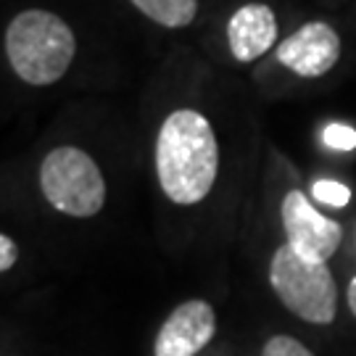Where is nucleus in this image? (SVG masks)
<instances>
[{
    "instance_id": "nucleus-14",
    "label": "nucleus",
    "mask_w": 356,
    "mask_h": 356,
    "mask_svg": "<svg viewBox=\"0 0 356 356\" xmlns=\"http://www.w3.org/2000/svg\"><path fill=\"white\" fill-rule=\"evenodd\" d=\"M346 301H348V312L356 317V275L348 280V288H346Z\"/></svg>"
},
{
    "instance_id": "nucleus-13",
    "label": "nucleus",
    "mask_w": 356,
    "mask_h": 356,
    "mask_svg": "<svg viewBox=\"0 0 356 356\" xmlns=\"http://www.w3.org/2000/svg\"><path fill=\"white\" fill-rule=\"evenodd\" d=\"M16 261H19V243L11 235L0 232V275L16 267Z\"/></svg>"
},
{
    "instance_id": "nucleus-4",
    "label": "nucleus",
    "mask_w": 356,
    "mask_h": 356,
    "mask_svg": "<svg viewBox=\"0 0 356 356\" xmlns=\"http://www.w3.org/2000/svg\"><path fill=\"white\" fill-rule=\"evenodd\" d=\"M269 285L280 304L309 325H330L338 314V285L327 261H312L288 243L272 254Z\"/></svg>"
},
{
    "instance_id": "nucleus-10",
    "label": "nucleus",
    "mask_w": 356,
    "mask_h": 356,
    "mask_svg": "<svg viewBox=\"0 0 356 356\" xmlns=\"http://www.w3.org/2000/svg\"><path fill=\"white\" fill-rule=\"evenodd\" d=\"M312 198L325 206L341 209V206H346L351 201V191L346 188L343 182H335V179H317L312 185Z\"/></svg>"
},
{
    "instance_id": "nucleus-11",
    "label": "nucleus",
    "mask_w": 356,
    "mask_h": 356,
    "mask_svg": "<svg viewBox=\"0 0 356 356\" xmlns=\"http://www.w3.org/2000/svg\"><path fill=\"white\" fill-rule=\"evenodd\" d=\"M261 356H314V351L293 335H272L261 348Z\"/></svg>"
},
{
    "instance_id": "nucleus-2",
    "label": "nucleus",
    "mask_w": 356,
    "mask_h": 356,
    "mask_svg": "<svg viewBox=\"0 0 356 356\" xmlns=\"http://www.w3.org/2000/svg\"><path fill=\"white\" fill-rule=\"evenodd\" d=\"M6 58L24 85L48 88L64 79L76 56L74 29L56 11L24 8L13 16L3 38Z\"/></svg>"
},
{
    "instance_id": "nucleus-8",
    "label": "nucleus",
    "mask_w": 356,
    "mask_h": 356,
    "mask_svg": "<svg viewBox=\"0 0 356 356\" xmlns=\"http://www.w3.org/2000/svg\"><path fill=\"white\" fill-rule=\"evenodd\" d=\"M227 45L235 61L251 64L277 45V16L267 3H245L229 16Z\"/></svg>"
},
{
    "instance_id": "nucleus-12",
    "label": "nucleus",
    "mask_w": 356,
    "mask_h": 356,
    "mask_svg": "<svg viewBox=\"0 0 356 356\" xmlns=\"http://www.w3.org/2000/svg\"><path fill=\"white\" fill-rule=\"evenodd\" d=\"M325 145L335 151H354L356 148V129L348 124H327L325 127Z\"/></svg>"
},
{
    "instance_id": "nucleus-3",
    "label": "nucleus",
    "mask_w": 356,
    "mask_h": 356,
    "mask_svg": "<svg viewBox=\"0 0 356 356\" xmlns=\"http://www.w3.org/2000/svg\"><path fill=\"white\" fill-rule=\"evenodd\" d=\"M38 182L48 206L74 219L98 216L108 195L98 161L76 145H56L45 153Z\"/></svg>"
},
{
    "instance_id": "nucleus-9",
    "label": "nucleus",
    "mask_w": 356,
    "mask_h": 356,
    "mask_svg": "<svg viewBox=\"0 0 356 356\" xmlns=\"http://www.w3.org/2000/svg\"><path fill=\"white\" fill-rule=\"evenodd\" d=\"M138 11L164 29H185L198 16V0H129Z\"/></svg>"
},
{
    "instance_id": "nucleus-7",
    "label": "nucleus",
    "mask_w": 356,
    "mask_h": 356,
    "mask_svg": "<svg viewBox=\"0 0 356 356\" xmlns=\"http://www.w3.org/2000/svg\"><path fill=\"white\" fill-rule=\"evenodd\" d=\"M341 58V38L325 22H306L277 45V61L293 74L314 79L327 74Z\"/></svg>"
},
{
    "instance_id": "nucleus-6",
    "label": "nucleus",
    "mask_w": 356,
    "mask_h": 356,
    "mask_svg": "<svg viewBox=\"0 0 356 356\" xmlns=\"http://www.w3.org/2000/svg\"><path fill=\"white\" fill-rule=\"evenodd\" d=\"M216 335V312L204 298H191L172 309L156 332L153 356H198Z\"/></svg>"
},
{
    "instance_id": "nucleus-5",
    "label": "nucleus",
    "mask_w": 356,
    "mask_h": 356,
    "mask_svg": "<svg viewBox=\"0 0 356 356\" xmlns=\"http://www.w3.org/2000/svg\"><path fill=\"white\" fill-rule=\"evenodd\" d=\"M280 216L285 238H288L285 243L298 256L312 259V261H327L341 248L343 227L335 219L317 211L309 201V195H304L301 191L285 193Z\"/></svg>"
},
{
    "instance_id": "nucleus-1",
    "label": "nucleus",
    "mask_w": 356,
    "mask_h": 356,
    "mask_svg": "<svg viewBox=\"0 0 356 356\" xmlns=\"http://www.w3.org/2000/svg\"><path fill=\"white\" fill-rule=\"evenodd\" d=\"M153 161L159 188L172 204H201L219 177V140L209 116L175 108L159 127Z\"/></svg>"
}]
</instances>
